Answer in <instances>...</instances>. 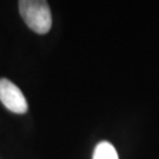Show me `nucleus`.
Listing matches in <instances>:
<instances>
[{
    "label": "nucleus",
    "instance_id": "nucleus-1",
    "mask_svg": "<svg viewBox=\"0 0 159 159\" xmlns=\"http://www.w3.org/2000/svg\"><path fill=\"white\" fill-rule=\"evenodd\" d=\"M19 12L26 25L35 33L45 34L51 30V11L44 0H21L19 1Z\"/></svg>",
    "mask_w": 159,
    "mask_h": 159
},
{
    "label": "nucleus",
    "instance_id": "nucleus-2",
    "mask_svg": "<svg viewBox=\"0 0 159 159\" xmlns=\"http://www.w3.org/2000/svg\"><path fill=\"white\" fill-rule=\"evenodd\" d=\"M0 102L7 110L18 114L25 113L29 108L21 90L8 79H0Z\"/></svg>",
    "mask_w": 159,
    "mask_h": 159
},
{
    "label": "nucleus",
    "instance_id": "nucleus-3",
    "mask_svg": "<svg viewBox=\"0 0 159 159\" xmlns=\"http://www.w3.org/2000/svg\"><path fill=\"white\" fill-rule=\"evenodd\" d=\"M93 159H118V153L111 143L102 142L94 148Z\"/></svg>",
    "mask_w": 159,
    "mask_h": 159
}]
</instances>
